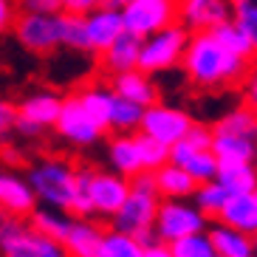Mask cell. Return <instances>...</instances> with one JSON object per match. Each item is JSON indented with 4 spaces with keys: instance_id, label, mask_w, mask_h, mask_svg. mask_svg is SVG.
Instances as JSON below:
<instances>
[{
    "instance_id": "6",
    "label": "cell",
    "mask_w": 257,
    "mask_h": 257,
    "mask_svg": "<svg viewBox=\"0 0 257 257\" xmlns=\"http://www.w3.org/2000/svg\"><path fill=\"white\" fill-rule=\"evenodd\" d=\"M121 23L127 34L144 40L178 23V0H127L121 9Z\"/></svg>"
},
{
    "instance_id": "22",
    "label": "cell",
    "mask_w": 257,
    "mask_h": 257,
    "mask_svg": "<svg viewBox=\"0 0 257 257\" xmlns=\"http://www.w3.org/2000/svg\"><path fill=\"white\" fill-rule=\"evenodd\" d=\"M206 234H209V240H212V246H215V251H218V257H257L254 237H249V234H243V232H234V229L223 226L218 220L209 223Z\"/></svg>"
},
{
    "instance_id": "5",
    "label": "cell",
    "mask_w": 257,
    "mask_h": 257,
    "mask_svg": "<svg viewBox=\"0 0 257 257\" xmlns=\"http://www.w3.org/2000/svg\"><path fill=\"white\" fill-rule=\"evenodd\" d=\"M0 251L3 257H68L62 243L34 232L23 218H6L0 223Z\"/></svg>"
},
{
    "instance_id": "42",
    "label": "cell",
    "mask_w": 257,
    "mask_h": 257,
    "mask_svg": "<svg viewBox=\"0 0 257 257\" xmlns=\"http://www.w3.org/2000/svg\"><path fill=\"white\" fill-rule=\"evenodd\" d=\"M99 6H102V0H62V12H68V15H82V17L96 12Z\"/></svg>"
},
{
    "instance_id": "45",
    "label": "cell",
    "mask_w": 257,
    "mask_h": 257,
    "mask_svg": "<svg viewBox=\"0 0 257 257\" xmlns=\"http://www.w3.org/2000/svg\"><path fill=\"white\" fill-rule=\"evenodd\" d=\"M254 251H257V234H254Z\"/></svg>"
},
{
    "instance_id": "28",
    "label": "cell",
    "mask_w": 257,
    "mask_h": 257,
    "mask_svg": "<svg viewBox=\"0 0 257 257\" xmlns=\"http://www.w3.org/2000/svg\"><path fill=\"white\" fill-rule=\"evenodd\" d=\"M212 130L218 133H229V136H240V139H251L257 142V110H251L249 105H240V107H232L229 113H223Z\"/></svg>"
},
{
    "instance_id": "46",
    "label": "cell",
    "mask_w": 257,
    "mask_h": 257,
    "mask_svg": "<svg viewBox=\"0 0 257 257\" xmlns=\"http://www.w3.org/2000/svg\"><path fill=\"white\" fill-rule=\"evenodd\" d=\"M254 201H257V189H254Z\"/></svg>"
},
{
    "instance_id": "30",
    "label": "cell",
    "mask_w": 257,
    "mask_h": 257,
    "mask_svg": "<svg viewBox=\"0 0 257 257\" xmlns=\"http://www.w3.org/2000/svg\"><path fill=\"white\" fill-rule=\"evenodd\" d=\"M142 116L144 107L133 105L127 99H121L113 93V107H110V130L116 136H133L139 127H142Z\"/></svg>"
},
{
    "instance_id": "21",
    "label": "cell",
    "mask_w": 257,
    "mask_h": 257,
    "mask_svg": "<svg viewBox=\"0 0 257 257\" xmlns=\"http://www.w3.org/2000/svg\"><path fill=\"white\" fill-rule=\"evenodd\" d=\"M212 153H215L218 164H254L257 142L212 130Z\"/></svg>"
},
{
    "instance_id": "4",
    "label": "cell",
    "mask_w": 257,
    "mask_h": 257,
    "mask_svg": "<svg viewBox=\"0 0 257 257\" xmlns=\"http://www.w3.org/2000/svg\"><path fill=\"white\" fill-rule=\"evenodd\" d=\"M187 43H189V31L178 23L144 37L142 51H139V71L153 76V74H164V71L181 65Z\"/></svg>"
},
{
    "instance_id": "27",
    "label": "cell",
    "mask_w": 257,
    "mask_h": 257,
    "mask_svg": "<svg viewBox=\"0 0 257 257\" xmlns=\"http://www.w3.org/2000/svg\"><path fill=\"white\" fill-rule=\"evenodd\" d=\"M29 223L34 232L62 243L65 234H68V229H71V223H74V215H68V212H62V209H51V206H37L29 215Z\"/></svg>"
},
{
    "instance_id": "7",
    "label": "cell",
    "mask_w": 257,
    "mask_h": 257,
    "mask_svg": "<svg viewBox=\"0 0 257 257\" xmlns=\"http://www.w3.org/2000/svg\"><path fill=\"white\" fill-rule=\"evenodd\" d=\"M17 43L31 54H54L62 48V12L60 15H31L20 12L15 20Z\"/></svg>"
},
{
    "instance_id": "9",
    "label": "cell",
    "mask_w": 257,
    "mask_h": 257,
    "mask_svg": "<svg viewBox=\"0 0 257 257\" xmlns=\"http://www.w3.org/2000/svg\"><path fill=\"white\" fill-rule=\"evenodd\" d=\"M192 124H195V121H192V116H189L187 110L156 102V105L144 107L139 133L156 139V142L164 144V147H173V144H178L184 136H187Z\"/></svg>"
},
{
    "instance_id": "34",
    "label": "cell",
    "mask_w": 257,
    "mask_h": 257,
    "mask_svg": "<svg viewBox=\"0 0 257 257\" xmlns=\"http://www.w3.org/2000/svg\"><path fill=\"white\" fill-rule=\"evenodd\" d=\"M99 257H144V249L139 246L136 237L110 229V232H105V240H102V251H99Z\"/></svg>"
},
{
    "instance_id": "31",
    "label": "cell",
    "mask_w": 257,
    "mask_h": 257,
    "mask_svg": "<svg viewBox=\"0 0 257 257\" xmlns=\"http://www.w3.org/2000/svg\"><path fill=\"white\" fill-rule=\"evenodd\" d=\"M192 198H195V206L204 212L206 218H218L220 209L226 206V201L232 195H229L218 181H206V184H198V189H195V195Z\"/></svg>"
},
{
    "instance_id": "35",
    "label": "cell",
    "mask_w": 257,
    "mask_h": 257,
    "mask_svg": "<svg viewBox=\"0 0 257 257\" xmlns=\"http://www.w3.org/2000/svg\"><path fill=\"white\" fill-rule=\"evenodd\" d=\"M62 48L88 54V34H85V17L62 12Z\"/></svg>"
},
{
    "instance_id": "47",
    "label": "cell",
    "mask_w": 257,
    "mask_h": 257,
    "mask_svg": "<svg viewBox=\"0 0 257 257\" xmlns=\"http://www.w3.org/2000/svg\"><path fill=\"white\" fill-rule=\"evenodd\" d=\"M254 164H257V156H254Z\"/></svg>"
},
{
    "instance_id": "32",
    "label": "cell",
    "mask_w": 257,
    "mask_h": 257,
    "mask_svg": "<svg viewBox=\"0 0 257 257\" xmlns=\"http://www.w3.org/2000/svg\"><path fill=\"white\" fill-rule=\"evenodd\" d=\"M136 147H139V159H142V167L144 173H156L161 170L164 164H170V147L159 144L156 139L144 136V133H136Z\"/></svg>"
},
{
    "instance_id": "25",
    "label": "cell",
    "mask_w": 257,
    "mask_h": 257,
    "mask_svg": "<svg viewBox=\"0 0 257 257\" xmlns=\"http://www.w3.org/2000/svg\"><path fill=\"white\" fill-rule=\"evenodd\" d=\"M85 113L91 116L102 130H110V107H113V88L110 85H88L76 91Z\"/></svg>"
},
{
    "instance_id": "12",
    "label": "cell",
    "mask_w": 257,
    "mask_h": 257,
    "mask_svg": "<svg viewBox=\"0 0 257 257\" xmlns=\"http://www.w3.org/2000/svg\"><path fill=\"white\" fill-rule=\"evenodd\" d=\"M54 130H57V133H60L65 142L76 144V147H88V144H96L99 136L105 133V130L99 127V124L91 119V116L85 113V107H82V102H79V96H76V93H71V96L62 99L60 119H57Z\"/></svg>"
},
{
    "instance_id": "20",
    "label": "cell",
    "mask_w": 257,
    "mask_h": 257,
    "mask_svg": "<svg viewBox=\"0 0 257 257\" xmlns=\"http://www.w3.org/2000/svg\"><path fill=\"white\" fill-rule=\"evenodd\" d=\"M218 223L234 229V232H243L254 237L257 234V201H254V192L251 195H232L226 201V206L220 209L218 215Z\"/></svg>"
},
{
    "instance_id": "11",
    "label": "cell",
    "mask_w": 257,
    "mask_h": 257,
    "mask_svg": "<svg viewBox=\"0 0 257 257\" xmlns=\"http://www.w3.org/2000/svg\"><path fill=\"white\" fill-rule=\"evenodd\" d=\"M130 195V181L116 175L113 170H93L91 181H88V198L93 206V218H110L124 206Z\"/></svg>"
},
{
    "instance_id": "1",
    "label": "cell",
    "mask_w": 257,
    "mask_h": 257,
    "mask_svg": "<svg viewBox=\"0 0 257 257\" xmlns=\"http://www.w3.org/2000/svg\"><path fill=\"white\" fill-rule=\"evenodd\" d=\"M181 68L189 82L198 88H206V91L240 88L251 68V60L229 54L209 31H201V34H189Z\"/></svg>"
},
{
    "instance_id": "2",
    "label": "cell",
    "mask_w": 257,
    "mask_h": 257,
    "mask_svg": "<svg viewBox=\"0 0 257 257\" xmlns=\"http://www.w3.org/2000/svg\"><path fill=\"white\" fill-rule=\"evenodd\" d=\"M159 206H161V195L156 189V178H153V173H142L136 178H130V195L110 223H113L116 232L139 237L144 232H153Z\"/></svg>"
},
{
    "instance_id": "13",
    "label": "cell",
    "mask_w": 257,
    "mask_h": 257,
    "mask_svg": "<svg viewBox=\"0 0 257 257\" xmlns=\"http://www.w3.org/2000/svg\"><path fill=\"white\" fill-rule=\"evenodd\" d=\"M232 20V0H178V26L189 34L212 31Z\"/></svg>"
},
{
    "instance_id": "41",
    "label": "cell",
    "mask_w": 257,
    "mask_h": 257,
    "mask_svg": "<svg viewBox=\"0 0 257 257\" xmlns=\"http://www.w3.org/2000/svg\"><path fill=\"white\" fill-rule=\"evenodd\" d=\"M17 15H20V9H17L15 0H0V34L15 29Z\"/></svg>"
},
{
    "instance_id": "19",
    "label": "cell",
    "mask_w": 257,
    "mask_h": 257,
    "mask_svg": "<svg viewBox=\"0 0 257 257\" xmlns=\"http://www.w3.org/2000/svg\"><path fill=\"white\" fill-rule=\"evenodd\" d=\"M139 51H142V40L124 31L113 46L99 54V68L110 76L124 74V71H136L139 68Z\"/></svg>"
},
{
    "instance_id": "16",
    "label": "cell",
    "mask_w": 257,
    "mask_h": 257,
    "mask_svg": "<svg viewBox=\"0 0 257 257\" xmlns=\"http://www.w3.org/2000/svg\"><path fill=\"white\" fill-rule=\"evenodd\" d=\"M170 164L187 170L195 184H206V181H215V178H218V159H215V153L212 150H195V147L187 144L184 139L170 147Z\"/></svg>"
},
{
    "instance_id": "39",
    "label": "cell",
    "mask_w": 257,
    "mask_h": 257,
    "mask_svg": "<svg viewBox=\"0 0 257 257\" xmlns=\"http://www.w3.org/2000/svg\"><path fill=\"white\" fill-rule=\"evenodd\" d=\"M240 88H243V105H249L251 110H257V57L251 60V68Z\"/></svg>"
},
{
    "instance_id": "14",
    "label": "cell",
    "mask_w": 257,
    "mask_h": 257,
    "mask_svg": "<svg viewBox=\"0 0 257 257\" xmlns=\"http://www.w3.org/2000/svg\"><path fill=\"white\" fill-rule=\"evenodd\" d=\"M85 34H88V54L99 57L105 48H110L124 34L121 12L99 6L96 12H91V15L85 17Z\"/></svg>"
},
{
    "instance_id": "24",
    "label": "cell",
    "mask_w": 257,
    "mask_h": 257,
    "mask_svg": "<svg viewBox=\"0 0 257 257\" xmlns=\"http://www.w3.org/2000/svg\"><path fill=\"white\" fill-rule=\"evenodd\" d=\"M107 161L113 167V173L121 178H136L144 173L142 159H139V147L133 136H116L113 142L107 144Z\"/></svg>"
},
{
    "instance_id": "29",
    "label": "cell",
    "mask_w": 257,
    "mask_h": 257,
    "mask_svg": "<svg viewBox=\"0 0 257 257\" xmlns=\"http://www.w3.org/2000/svg\"><path fill=\"white\" fill-rule=\"evenodd\" d=\"M209 34L218 40V43L226 48L229 54H234V57H243V60H254V46H251V40L246 37V31L234 23V20H226V23L215 26Z\"/></svg>"
},
{
    "instance_id": "44",
    "label": "cell",
    "mask_w": 257,
    "mask_h": 257,
    "mask_svg": "<svg viewBox=\"0 0 257 257\" xmlns=\"http://www.w3.org/2000/svg\"><path fill=\"white\" fill-rule=\"evenodd\" d=\"M9 218V215H6V212H3V209H0V223H3V220H6Z\"/></svg>"
},
{
    "instance_id": "8",
    "label": "cell",
    "mask_w": 257,
    "mask_h": 257,
    "mask_svg": "<svg viewBox=\"0 0 257 257\" xmlns=\"http://www.w3.org/2000/svg\"><path fill=\"white\" fill-rule=\"evenodd\" d=\"M209 229V218L198 206H189L184 201H161L153 232L161 243H173L181 240L187 234H198Z\"/></svg>"
},
{
    "instance_id": "37",
    "label": "cell",
    "mask_w": 257,
    "mask_h": 257,
    "mask_svg": "<svg viewBox=\"0 0 257 257\" xmlns=\"http://www.w3.org/2000/svg\"><path fill=\"white\" fill-rule=\"evenodd\" d=\"M20 12H31V15H60L62 0H15Z\"/></svg>"
},
{
    "instance_id": "38",
    "label": "cell",
    "mask_w": 257,
    "mask_h": 257,
    "mask_svg": "<svg viewBox=\"0 0 257 257\" xmlns=\"http://www.w3.org/2000/svg\"><path fill=\"white\" fill-rule=\"evenodd\" d=\"M184 142L192 144L195 150H212V127H206V124H192L189 133L184 136Z\"/></svg>"
},
{
    "instance_id": "36",
    "label": "cell",
    "mask_w": 257,
    "mask_h": 257,
    "mask_svg": "<svg viewBox=\"0 0 257 257\" xmlns=\"http://www.w3.org/2000/svg\"><path fill=\"white\" fill-rule=\"evenodd\" d=\"M232 20L246 31L257 57V0H232Z\"/></svg>"
},
{
    "instance_id": "15",
    "label": "cell",
    "mask_w": 257,
    "mask_h": 257,
    "mask_svg": "<svg viewBox=\"0 0 257 257\" xmlns=\"http://www.w3.org/2000/svg\"><path fill=\"white\" fill-rule=\"evenodd\" d=\"M0 209L9 218H29L37 209V195L29 178L17 173H0Z\"/></svg>"
},
{
    "instance_id": "23",
    "label": "cell",
    "mask_w": 257,
    "mask_h": 257,
    "mask_svg": "<svg viewBox=\"0 0 257 257\" xmlns=\"http://www.w3.org/2000/svg\"><path fill=\"white\" fill-rule=\"evenodd\" d=\"M153 178H156V189H159L161 201H184V198L195 195V189H198L192 175L175 164H164L161 170L153 173Z\"/></svg>"
},
{
    "instance_id": "40",
    "label": "cell",
    "mask_w": 257,
    "mask_h": 257,
    "mask_svg": "<svg viewBox=\"0 0 257 257\" xmlns=\"http://www.w3.org/2000/svg\"><path fill=\"white\" fill-rule=\"evenodd\" d=\"M15 124H17V107L6 99H0V142L15 130Z\"/></svg>"
},
{
    "instance_id": "3",
    "label": "cell",
    "mask_w": 257,
    "mask_h": 257,
    "mask_svg": "<svg viewBox=\"0 0 257 257\" xmlns=\"http://www.w3.org/2000/svg\"><path fill=\"white\" fill-rule=\"evenodd\" d=\"M76 170L79 167H71L65 159H40L26 178L40 204L71 215V204L76 195Z\"/></svg>"
},
{
    "instance_id": "33",
    "label": "cell",
    "mask_w": 257,
    "mask_h": 257,
    "mask_svg": "<svg viewBox=\"0 0 257 257\" xmlns=\"http://www.w3.org/2000/svg\"><path fill=\"white\" fill-rule=\"evenodd\" d=\"M173 257H218L215 246H212L209 234L206 232H198V234H187L181 240H173L167 243Z\"/></svg>"
},
{
    "instance_id": "10",
    "label": "cell",
    "mask_w": 257,
    "mask_h": 257,
    "mask_svg": "<svg viewBox=\"0 0 257 257\" xmlns=\"http://www.w3.org/2000/svg\"><path fill=\"white\" fill-rule=\"evenodd\" d=\"M62 96H57L54 91H37L26 96L17 105V124L15 130L23 136H40L46 127H54L60 119Z\"/></svg>"
},
{
    "instance_id": "18",
    "label": "cell",
    "mask_w": 257,
    "mask_h": 257,
    "mask_svg": "<svg viewBox=\"0 0 257 257\" xmlns=\"http://www.w3.org/2000/svg\"><path fill=\"white\" fill-rule=\"evenodd\" d=\"M110 88L116 96L127 99L139 107H150L159 102V88L153 85V76H147L144 71H124V74L110 76Z\"/></svg>"
},
{
    "instance_id": "17",
    "label": "cell",
    "mask_w": 257,
    "mask_h": 257,
    "mask_svg": "<svg viewBox=\"0 0 257 257\" xmlns=\"http://www.w3.org/2000/svg\"><path fill=\"white\" fill-rule=\"evenodd\" d=\"M102 240H105V229L93 223V218H74L62 240V249L68 251V257H99Z\"/></svg>"
},
{
    "instance_id": "43",
    "label": "cell",
    "mask_w": 257,
    "mask_h": 257,
    "mask_svg": "<svg viewBox=\"0 0 257 257\" xmlns=\"http://www.w3.org/2000/svg\"><path fill=\"white\" fill-rule=\"evenodd\" d=\"M144 257H173V251H170V246L167 243H153V246H147L144 249Z\"/></svg>"
},
{
    "instance_id": "26",
    "label": "cell",
    "mask_w": 257,
    "mask_h": 257,
    "mask_svg": "<svg viewBox=\"0 0 257 257\" xmlns=\"http://www.w3.org/2000/svg\"><path fill=\"white\" fill-rule=\"evenodd\" d=\"M215 181L229 195H251L257 189V164H218Z\"/></svg>"
}]
</instances>
